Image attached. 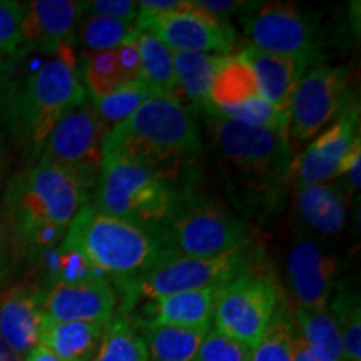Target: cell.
Masks as SVG:
<instances>
[{"label": "cell", "instance_id": "cell-25", "mask_svg": "<svg viewBox=\"0 0 361 361\" xmlns=\"http://www.w3.org/2000/svg\"><path fill=\"white\" fill-rule=\"evenodd\" d=\"M295 319L306 346L323 361H346L341 333L328 306L306 308L296 306Z\"/></svg>", "mask_w": 361, "mask_h": 361}, {"label": "cell", "instance_id": "cell-16", "mask_svg": "<svg viewBox=\"0 0 361 361\" xmlns=\"http://www.w3.org/2000/svg\"><path fill=\"white\" fill-rule=\"evenodd\" d=\"M117 308V293L109 278L82 283H56L44 291V316L54 322L109 323Z\"/></svg>", "mask_w": 361, "mask_h": 361}, {"label": "cell", "instance_id": "cell-17", "mask_svg": "<svg viewBox=\"0 0 361 361\" xmlns=\"http://www.w3.org/2000/svg\"><path fill=\"white\" fill-rule=\"evenodd\" d=\"M84 13V2L34 0L24 7L22 47L56 54L62 45L74 44L75 25Z\"/></svg>", "mask_w": 361, "mask_h": 361}, {"label": "cell", "instance_id": "cell-3", "mask_svg": "<svg viewBox=\"0 0 361 361\" xmlns=\"http://www.w3.org/2000/svg\"><path fill=\"white\" fill-rule=\"evenodd\" d=\"M204 114L211 146L234 186L258 201L276 196L295 166L290 134L228 119L213 107Z\"/></svg>", "mask_w": 361, "mask_h": 361}, {"label": "cell", "instance_id": "cell-2", "mask_svg": "<svg viewBox=\"0 0 361 361\" xmlns=\"http://www.w3.org/2000/svg\"><path fill=\"white\" fill-rule=\"evenodd\" d=\"M202 154L192 111L176 96L152 94L106 135L104 156L129 159L180 186Z\"/></svg>", "mask_w": 361, "mask_h": 361}, {"label": "cell", "instance_id": "cell-12", "mask_svg": "<svg viewBox=\"0 0 361 361\" xmlns=\"http://www.w3.org/2000/svg\"><path fill=\"white\" fill-rule=\"evenodd\" d=\"M353 94L350 87V71L345 66H311L291 102V142H306L322 134Z\"/></svg>", "mask_w": 361, "mask_h": 361}, {"label": "cell", "instance_id": "cell-41", "mask_svg": "<svg viewBox=\"0 0 361 361\" xmlns=\"http://www.w3.org/2000/svg\"><path fill=\"white\" fill-rule=\"evenodd\" d=\"M0 361H24L20 355H17L6 341L0 338Z\"/></svg>", "mask_w": 361, "mask_h": 361}, {"label": "cell", "instance_id": "cell-30", "mask_svg": "<svg viewBox=\"0 0 361 361\" xmlns=\"http://www.w3.org/2000/svg\"><path fill=\"white\" fill-rule=\"evenodd\" d=\"M82 80L89 97H106L130 82L126 79L116 49L102 52H82Z\"/></svg>", "mask_w": 361, "mask_h": 361}, {"label": "cell", "instance_id": "cell-27", "mask_svg": "<svg viewBox=\"0 0 361 361\" xmlns=\"http://www.w3.org/2000/svg\"><path fill=\"white\" fill-rule=\"evenodd\" d=\"M151 361H192L211 326H149L139 324Z\"/></svg>", "mask_w": 361, "mask_h": 361}, {"label": "cell", "instance_id": "cell-23", "mask_svg": "<svg viewBox=\"0 0 361 361\" xmlns=\"http://www.w3.org/2000/svg\"><path fill=\"white\" fill-rule=\"evenodd\" d=\"M261 96L255 71L241 54L221 59L209 90V104L214 111L226 114Z\"/></svg>", "mask_w": 361, "mask_h": 361}, {"label": "cell", "instance_id": "cell-18", "mask_svg": "<svg viewBox=\"0 0 361 361\" xmlns=\"http://www.w3.org/2000/svg\"><path fill=\"white\" fill-rule=\"evenodd\" d=\"M239 54L250 62L255 71L263 97L290 119L293 97L306 71L314 66L313 62L301 57L268 54L247 44Z\"/></svg>", "mask_w": 361, "mask_h": 361}, {"label": "cell", "instance_id": "cell-29", "mask_svg": "<svg viewBox=\"0 0 361 361\" xmlns=\"http://www.w3.org/2000/svg\"><path fill=\"white\" fill-rule=\"evenodd\" d=\"M341 333L346 361H361V308L360 296L345 283H338L328 305Z\"/></svg>", "mask_w": 361, "mask_h": 361}, {"label": "cell", "instance_id": "cell-35", "mask_svg": "<svg viewBox=\"0 0 361 361\" xmlns=\"http://www.w3.org/2000/svg\"><path fill=\"white\" fill-rule=\"evenodd\" d=\"M22 4L0 0V57L13 56L22 49Z\"/></svg>", "mask_w": 361, "mask_h": 361}, {"label": "cell", "instance_id": "cell-38", "mask_svg": "<svg viewBox=\"0 0 361 361\" xmlns=\"http://www.w3.org/2000/svg\"><path fill=\"white\" fill-rule=\"evenodd\" d=\"M293 360L295 361H323V360H319L316 355H313V351L306 346L303 338L298 335L296 329H295V335H293Z\"/></svg>", "mask_w": 361, "mask_h": 361}, {"label": "cell", "instance_id": "cell-24", "mask_svg": "<svg viewBox=\"0 0 361 361\" xmlns=\"http://www.w3.org/2000/svg\"><path fill=\"white\" fill-rule=\"evenodd\" d=\"M223 57L214 54L174 52L176 97L191 111L206 112L211 107V84Z\"/></svg>", "mask_w": 361, "mask_h": 361}, {"label": "cell", "instance_id": "cell-32", "mask_svg": "<svg viewBox=\"0 0 361 361\" xmlns=\"http://www.w3.org/2000/svg\"><path fill=\"white\" fill-rule=\"evenodd\" d=\"M151 96L152 94L149 92V89L139 80V82L126 85V87L116 90L106 97H90V101L94 104V109H96L102 126L109 134L111 129H114L117 124L128 119Z\"/></svg>", "mask_w": 361, "mask_h": 361}, {"label": "cell", "instance_id": "cell-15", "mask_svg": "<svg viewBox=\"0 0 361 361\" xmlns=\"http://www.w3.org/2000/svg\"><path fill=\"white\" fill-rule=\"evenodd\" d=\"M360 141V102L355 94L346 101L340 114L295 159L293 173L298 186H311L336 180L341 162Z\"/></svg>", "mask_w": 361, "mask_h": 361}, {"label": "cell", "instance_id": "cell-1", "mask_svg": "<svg viewBox=\"0 0 361 361\" xmlns=\"http://www.w3.org/2000/svg\"><path fill=\"white\" fill-rule=\"evenodd\" d=\"M89 184L69 171L35 164L8 180L4 211L12 245L37 259L56 247L75 214L89 204Z\"/></svg>", "mask_w": 361, "mask_h": 361}, {"label": "cell", "instance_id": "cell-11", "mask_svg": "<svg viewBox=\"0 0 361 361\" xmlns=\"http://www.w3.org/2000/svg\"><path fill=\"white\" fill-rule=\"evenodd\" d=\"M243 34L258 51L316 59L314 22L293 2H250L238 16Z\"/></svg>", "mask_w": 361, "mask_h": 361}, {"label": "cell", "instance_id": "cell-28", "mask_svg": "<svg viewBox=\"0 0 361 361\" xmlns=\"http://www.w3.org/2000/svg\"><path fill=\"white\" fill-rule=\"evenodd\" d=\"M94 361H151L146 341L137 326L124 316L112 318L104 328Z\"/></svg>", "mask_w": 361, "mask_h": 361}, {"label": "cell", "instance_id": "cell-14", "mask_svg": "<svg viewBox=\"0 0 361 361\" xmlns=\"http://www.w3.org/2000/svg\"><path fill=\"white\" fill-rule=\"evenodd\" d=\"M341 258L318 238L298 234L286 256L288 286L298 306H328L340 283Z\"/></svg>", "mask_w": 361, "mask_h": 361}, {"label": "cell", "instance_id": "cell-26", "mask_svg": "<svg viewBox=\"0 0 361 361\" xmlns=\"http://www.w3.org/2000/svg\"><path fill=\"white\" fill-rule=\"evenodd\" d=\"M134 40L141 61V82L156 96H176L174 52L147 30H139Z\"/></svg>", "mask_w": 361, "mask_h": 361}, {"label": "cell", "instance_id": "cell-7", "mask_svg": "<svg viewBox=\"0 0 361 361\" xmlns=\"http://www.w3.org/2000/svg\"><path fill=\"white\" fill-rule=\"evenodd\" d=\"M161 239L169 251L191 258H214L251 246L245 221L218 201L191 191L184 192Z\"/></svg>", "mask_w": 361, "mask_h": 361}, {"label": "cell", "instance_id": "cell-8", "mask_svg": "<svg viewBox=\"0 0 361 361\" xmlns=\"http://www.w3.org/2000/svg\"><path fill=\"white\" fill-rule=\"evenodd\" d=\"M259 258L251 246L214 256V258H191L171 255L159 264L128 283L119 284L121 290L133 295V300L154 301L176 293L216 290L233 279L256 269Z\"/></svg>", "mask_w": 361, "mask_h": 361}, {"label": "cell", "instance_id": "cell-33", "mask_svg": "<svg viewBox=\"0 0 361 361\" xmlns=\"http://www.w3.org/2000/svg\"><path fill=\"white\" fill-rule=\"evenodd\" d=\"M293 335H295V324L286 310L281 308L276 311L264 336L252 348L251 361H295Z\"/></svg>", "mask_w": 361, "mask_h": 361}, {"label": "cell", "instance_id": "cell-22", "mask_svg": "<svg viewBox=\"0 0 361 361\" xmlns=\"http://www.w3.org/2000/svg\"><path fill=\"white\" fill-rule=\"evenodd\" d=\"M107 323L54 322L44 316L39 345L66 361H94Z\"/></svg>", "mask_w": 361, "mask_h": 361}, {"label": "cell", "instance_id": "cell-9", "mask_svg": "<svg viewBox=\"0 0 361 361\" xmlns=\"http://www.w3.org/2000/svg\"><path fill=\"white\" fill-rule=\"evenodd\" d=\"M107 130L99 119L89 94L62 116L49 134L37 164L69 171L90 188L96 186Z\"/></svg>", "mask_w": 361, "mask_h": 361}, {"label": "cell", "instance_id": "cell-4", "mask_svg": "<svg viewBox=\"0 0 361 361\" xmlns=\"http://www.w3.org/2000/svg\"><path fill=\"white\" fill-rule=\"evenodd\" d=\"M47 56L13 90L7 109L13 137L35 159L62 116L87 94L79 78L74 44Z\"/></svg>", "mask_w": 361, "mask_h": 361}, {"label": "cell", "instance_id": "cell-36", "mask_svg": "<svg viewBox=\"0 0 361 361\" xmlns=\"http://www.w3.org/2000/svg\"><path fill=\"white\" fill-rule=\"evenodd\" d=\"M85 13L134 24L137 19L139 7L137 2H130V0H94V2H84V16Z\"/></svg>", "mask_w": 361, "mask_h": 361}, {"label": "cell", "instance_id": "cell-13", "mask_svg": "<svg viewBox=\"0 0 361 361\" xmlns=\"http://www.w3.org/2000/svg\"><path fill=\"white\" fill-rule=\"evenodd\" d=\"M137 30L154 34L173 52L229 56L238 42L231 22L216 19L196 0H183L176 11L146 20Z\"/></svg>", "mask_w": 361, "mask_h": 361}, {"label": "cell", "instance_id": "cell-34", "mask_svg": "<svg viewBox=\"0 0 361 361\" xmlns=\"http://www.w3.org/2000/svg\"><path fill=\"white\" fill-rule=\"evenodd\" d=\"M252 348L211 328L192 361H251Z\"/></svg>", "mask_w": 361, "mask_h": 361}, {"label": "cell", "instance_id": "cell-31", "mask_svg": "<svg viewBox=\"0 0 361 361\" xmlns=\"http://www.w3.org/2000/svg\"><path fill=\"white\" fill-rule=\"evenodd\" d=\"M135 32H139V30L129 22L97 16L84 17V13L80 17L79 40L82 44L84 52L112 51L135 35Z\"/></svg>", "mask_w": 361, "mask_h": 361}, {"label": "cell", "instance_id": "cell-10", "mask_svg": "<svg viewBox=\"0 0 361 361\" xmlns=\"http://www.w3.org/2000/svg\"><path fill=\"white\" fill-rule=\"evenodd\" d=\"M278 301V288L273 279L256 269L251 271L218 290L214 328L255 348L276 314Z\"/></svg>", "mask_w": 361, "mask_h": 361}, {"label": "cell", "instance_id": "cell-19", "mask_svg": "<svg viewBox=\"0 0 361 361\" xmlns=\"http://www.w3.org/2000/svg\"><path fill=\"white\" fill-rule=\"evenodd\" d=\"M44 291L16 286L0 295V338L25 358L39 345Z\"/></svg>", "mask_w": 361, "mask_h": 361}, {"label": "cell", "instance_id": "cell-37", "mask_svg": "<svg viewBox=\"0 0 361 361\" xmlns=\"http://www.w3.org/2000/svg\"><path fill=\"white\" fill-rule=\"evenodd\" d=\"M197 6L204 8L207 13L216 17V19L229 22L231 16H239L245 8L247 7L250 2H236V0H196Z\"/></svg>", "mask_w": 361, "mask_h": 361}, {"label": "cell", "instance_id": "cell-20", "mask_svg": "<svg viewBox=\"0 0 361 361\" xmlns=\"http://www.w3.org/2000/svg\"><path fill=\"white\" fill-rule=\"evenodd\" d=\"M295 201L301 219L319 236H338L346 228L350 191L341 180L296 186Z\"/></svg>", "mask_w": 361, "mask_h": 361}, {"label": "cell", "instance_id": "cell-21", "mask_svg": "<svg viewBox=\"0 0 361 361\" xmlns=\"http://www.w3.org/2000/svg\"><path fill=\"white\" fill-rule=\"evenodd\" d=\"M219 288L176 293L154 301H147L146 316L139 324L149 326H211Z\"/></svg>", "mask_w": 361, "mask_h": 361}, {"label": "cell", "instance_id": "cell-40", "mask_svg": "<svg viewBox=\"0 0 361 361\" xmlns=\"http://www.w3.org/2000/svg\"><path fill=\"white\" fill-rule=\"evenodd\" d=\"M24 361H66V360L59 358V356L54 355L52 351H49L47 348H44V346L37 345L29 355L25 356Z\"/></svg>", "mask_w": 361, "mask_h": 361}, {"label": "cell", "instance_id": "cell-6", "mask_svg": "<svg viewBox=\"0 0 361 361\" xmlns=\"http://www.w3.org/2000/svg\"><path fill=\"white\" fill-rule=\"evenodd\" d=\"M186 191L139 162L104 156L92 206L161 236Z\"/></svg>", "mask_w": 361, "mask_h": 361}, {"label": "cell", "instance_id": "cell-5", "mask_svg": "<svg viewBox=\"0 0 361 361\" xmlns=\"http://www.w3.org/2000/svg\"><path fill=\"white\" fill-rule=\"evenodd\" d=\"M62 243L82 251L104 276L128 283L176 252L169 251L157 233L114 218L85 204L67 228Z\"/></svg>", "mask_w": 361, "mask_h": 361}, {"label": "cell", "instance_id": "cell-39", "mask_svg": "<svg viewBox=\"0 0 361 361\" xmlns=\"http://www.w3.org/2000/svg\"><path fill=\"white\" fill-rule=\"evenodd\" d=\"M8 261V236L6 224L0 219V279H2L4 273H6Z\"/></svg>", "mask_w": 361, "mask_h": 361}]
</instances>
